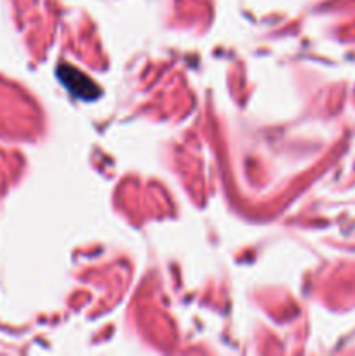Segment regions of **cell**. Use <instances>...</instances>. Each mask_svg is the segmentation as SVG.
<instances>
[{"instance_id": "obj_1", "label": "cell", "mask_w": 355, "mask_h": 356, "mask_svg": "<svg viewBox=\"0 0 355 356\" xmlns=\"http://www.w3.org/2000/svg\"><path fill=\"white\" fill-rule=\"evenodd\" d=\"M59 82L73 94V96L80 97L84 101H93L96 97H100L101 89L89 79L87 75H84L80 70L73 68L70 65L59 66L58 70Z\"/></svg>"}]
</instances>
